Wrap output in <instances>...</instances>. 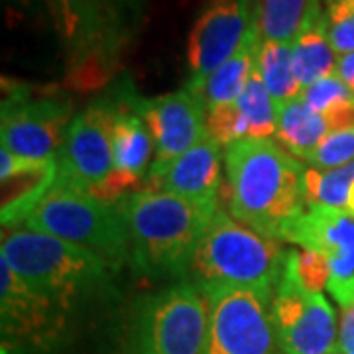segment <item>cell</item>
<instances>
[{
	"mask_svg": "<svg viewBox=\"0 0 354 354\" xmlns=\"http://www.w3.org/2000/svg\"><path fill=\"white\" fill-rule=\"evenodd\" d=\"M304 162L315 169H335L354 162V128L329 132Z\"/></svg>",
	"mask_w": 354,
	"mask_h": 354,
	"instance_id": "obj_27",
	"label": "cell"
},
{
	"mask_svg": "<svg viewBox=\"0 0 354 354\" xmlns=\"http://www.w3.org/2000/svg\"><path fill=\"white\" fill-rule=\"evenodd\" d=\"M116 113L118 99L111 91L73 116L57 156V177L88 193H95L111 177L114 171L113 127Z\"/></svg>",
	"mask_w": 354,
	"mask_h": 354,
	"instance_id": "obj_11",
	"label": "cell"
},
{
	"mask_svg": "<svg viewBox=\"0 0 354 354\" xmlns=\"http://www.w3.org/2000/svg\"><path fill=\"white\" fill-rule=\"evenodd\" d=\"M291 57H293V69L301 87H309L325 77L335 75L337 67V53L330 46L329 38L321 22L313 28L305 30L299 38L291 44Z\"/></svg>",
	"mask_w": 354,
	"mask_h": 354,
	"instance_id": "obj_23",
	"label": "cell"
},
{
	"mask_svg": "<svg viewBox=\"0 0 354 354\" xmlns=\"http://www.w3.org/2000/svg\"><path fill=\"white\" fill-rule=\"evenodd\" d=\"M272 315L286 354L339 353V325L333 305L323 293L301 288L288 262L272 301Z\"/></svg>",
	"mask_w": 354,
	"mask_h": 354,
	"instance_id": "obj_12",
	"label": "cell"
},
{
	"mask_svg": "<svg viewBox=\"0 0 354 354\" xmlns=\"http://www.w3.org/2000/svg\"><path fill=\"white\" fill-rule=\"evenodd\" d=\"M223 146L207 136L191 150L164 165H152L144 189L162 191L191 201H218L225 153Z\"/></svg>",
	"mask_w": 354,
	"mask_h": 354,
	"instance_id": "obj_16",
	"label": "cell"
},
{
	"mask_svg": "<svg viewBox=\"0 0 354 354\" xmlns=\"http://www.w3.org/2000/svg\"><path fill=\"white\" fill-rule=\"evenodd\" d=\"M256 69L276 104L293 101L304 93L293 69L291 44L260 39L256 51Z\"/></svg>",
	"mask_w": 354,
	"mask_h": 354,
	"instance_id": "obj_22",
	"label": "cell"
},
{
	"mask_svg": "<svg viewBox=\"0 0 354 354\" xmlns=\"http://www.w3.org/2000/svg\"><path fill=\"white\" fill-rule=\"evenodd\" d=\"M69 313L48 301L0 258L2 354H39L64 339Z\"/></svg>",
	"mask_w": 354,
	"mask_h": 354,
	"instance_id": "obj_10",
	"label": "cell"
},
{
	"mask_svg": "<svg viewBox=\"0 0 354 354\" xmlns=\"http://www.w3.org/2000/svg\"><path fill=\"white\" fill-rule=\"evenodd\" d=\"M122 4V8L127 10V14L130 16V20L136 24V20L142 14V6H144V0H118Z\"/></svg>",
	"mask_w": 354,
	"mask_h": 354,
	"instance_id": "obj_34",
	"label": "cell"
},
{
	"mask_svg": "<svg viewBox=\"0 0 354 354\" xmlns=\"http://www.w3.org/2000/svg\"><path fill=\"white\" fill-rule=\"evenodd\" d=\"M114 95L118 99V113L113 127L114 171L140 187L152 167L150 158L156 153L153 136L144 118L130 109L120 85H116Z\"/></svg>",
	"mask_w": 354,
	"mask_h": 354,
	"instance_id": "obj_18",
	"label": "cell"
},
{
	"mask_svg": "<svg viewBox=\"0 0 354 354\" xmlns=\"http://www.w3.org/2000/svg\"><path fill=\"white\" fill-rule=\"evenodd\" d=\"M207 132L221 146L228 148L239 140L248 138V124L239 104L230 102L207 113Z\"/></svg>",
	"mask_w": 354,
	"mask_h": 354,
	"instance_id": "obj_29",
	"label": "cell"
},
{
	"mask_svg": "<svg viewBox=\"0 0 354 354\" xmlns=\"http://www.w3.org/2000/svg\"><path fill=\"white\" fill-rule=\"evenodd\" d=\"M346 211L354 215V183L353 187H351V193H348V201H346Z\"/></svg>",
	"mask_w": 354,
	"mask_h": 354,
	"instance_id": "obj_35",
	"label": "cell"
},
{
	"mask_svg": "<svg viewBox=\"0 0 354 354\" xmlns=\"http://www.w3.org/2000/svg\"><path fill=\"white\" fill-rule=\"evenodd\" d=\"M69 83L95 91L114 75L134 32L118 0H48Z\"/></svg>",
	"mask_w": 354,
	"mask_h": 354,
	"instance_id": "obj_5",
	"label": "cell"
},
{
	"mask_svg": "<svg viewBox=\"0 0 354 354\" xmlns=\"http://www.w3.org/2000/svg\"><path fill=\"white\" fill-rule=\"evenodd\" d=\"M351 95H354V93L342 83L339 77L330 75L309 85V87H305L299 97L307 102L309 109H313L319 114H325L330 106L348 99Z\"/></svg>",
	"mask_w": 354,
	"mask_h": 354,
	"instance_id": "obj_30",
	"label": "cell"
},
{
	"mask_svg": "<svg viewBox=\"0 0 354 354\" xmlns=\"http://www.w3.org/2000/svg\"><path fill=\"white\" fill-rule=\"evenodd\" d=\"M230 216L266 239L283 241L307 211L305 165L272 138H244L225 148Z\"/></svg>",
	"mask_w": 354,
	"mask_h": 354,
	"instance_id": "obj_1",
	"label": "cell"
},
{
	"mask_svg": "<svg viewBox=\"0 0 354 354\" xmlns=\"http://www.w3.org/2000/svg\"><path fill=\"white\" fill-rule=\"evenodd\" d=\"M354 183V162L335 169L305 167L301 189L307 207L346 209L348 193Z\"/></svg>",
	"mask_w": 354,
	"mask_h": 354,
	"instance_id": "obj_24",
	"label": "cell"
},
{
	"mask_svg": "<svg viewBox=\"0 0 354 354\" xmlns=\"http://www.w3.org/2000/svg\"><path fill=\"white\" fill-rule=\"evenodd\" d=\"M286 262L291 268L295 279L299 281V286L307 291L321 293L329 286V262L323 254L315 250H288L286 254Z\"/></svg>",
	"mask_w": 354,
	"mask_h": 354,
	"instance_id": "obj_28",
	"label": "cell"
},
{
	"mask_svg": "<svg viewBox=\"0 0 354 354\" xmlns=\"http://www.w3.org/2000/svg\"><path fill=\"white\" fill-rule=\"evenodd\" d=\"M205 297L209 327L203 354H286L272 315V297L244 290L211 291Z\"/></svg>",
	"mask_w": 354,
	"mask_h": 354,
	"instance_id": "obj_9",
	"label": "cell"
},
{
	"mask_svg": "<svg viewBox=\"0 0 354 354\" xmlns=\"http://www.w3.org/2000/svg\"><path fill=\"white\" fill-rule=\"evenodd\" d=\"M0 258L36 293L67 313L102 295L116 274L87 248L26 227L2 228Z\"/></svg>",
	"mask_w": 354,
	"mask_h": 354,
	"instance_id": "obj_3",
	"label": "cell"
},
{
	"mask_svg": "<svg viewBox=\"0 0 354 354\" xmlns=\"http://www.w3.org/2000/svg\"><path fill=\"white\" fill-rule=\"evenodd\" d=\"M6 6V14L14 24V20H34V22H50V8L48 0H2Z\"/></svg>",
	"mask_w": 354,
	"mask_h": 354,
	"instance_id": "obj_31",
	"label": "cell"
},
{
	"mask_svg": "<svg viewBox=\"0 0 354 354\" xmlns=\"http://www.w3.org/2000/svg\"><path fill=\"white\" fill-rule=\"evenodd\" d=\"M288 250L218 209L195 248L185 281L203 295L218 290L276 295Z\"/></svg>",
	"mask_w": 354,
	"mask_h": 354,
	"instance_id": "obj_4",
	"label": "cell"
},
{
	"mask_svg": "<svg viewBox=\"0 0 354 354\" xmlns=\"http://www.w3.org/2000/svg\"><path fill=\"white\" fill-rule=\"evenodd\" d=\"M254 0H209L197 16L187 39L189 81L197 93L215 69L241 50L252 28Z\"/></svg>",
	"mask_w": 354,
	"mask_h": 354,
	"instance_id": "obj_13",
	"label": "cell"
},
{
	"mask_svg": "<svg viewBox=\"0 0 354 354\" xmlns=\"http://www.w3.org/2000/svg\"><path fill=\"white\" fill-rule=\"evenodd\" d=\"M329 134L323 114L315 113L297 97L293 101L276 104V132L274 138L283 150L297 160H305Z\"/></svg>",
	"mask_w": 354,
	"mask_h": 354,
	"instance_id": "obj_21",
	"label": "cell"
},
{
	"mask_svg": "<svg viewBox=\"0 0 354 354\" xmlns=\"http://www.w3.org/2000/svg\"><path fill=\"white\" fill-rule=\"evenodd\" d=\"M335 354H341V353H335Z\"/></svg>",
	"mask_w": 354,
	"mask_h": 354,
	"instance_id": "obj_36",
	"label": "cell"
},
{
	"mask_svg": "<svg viewBox=\"0 0 354 354\" xmlns=\"http://www.w3.org/2000/svg\"><path fill=\"white\" fill-rule=\"evenodd\" d=\"M71 120L73 101L67 95H36L28 85L2 81L0 140L16 158L57 162Z\"/></svg>",
	"mask_w": 354,
	"mask_h": 354,
	"instance_id": "obj_8",
	"label": "cell"
},
{
	"mask_svg": "<svg viewBox=\"0 0 354 354\" xmlns=\"http://www.w3.org/2000/svg\"><path fill=\"white\" fill-rule=\"evenodd\" d=\"M339 353H354V305L342 309L341 325H339Z\"/></svg>",
	"mask_w": 354,
	"mask_h": 354,
	"instance_id": "obj_32",
	"label": "cell"
},
{
	"mask_svg": "<svg viewBox=\"0 0 354 354\" xmlns=\"http://www.w3.org/2000/svg\"><path fill=\"white\" fill-rule=\"evenodd\" d=\"M59 167L55 160H22L8 150H0L2 179V228L22 227L50 193Z\"/></svg>",
	"mask_w": 354,
	"mask_h": 354,
	"instance_id": "obj_17",
	"label": "cell"
},
{
	"mask_svg": "<svg viewBox=\"0 0 354 354\" xmlns=\"http://www.w3.org/2000/svg\"><path fill=\"white\" fill-rule=\"evenodd\" d=\"M239 109L248 124V138H272L276 132V102L272 101L262 77L256 69L250 75L246 88L239 97Z\"/></svg>",
	"mask_w": 354,
	"mask_h": 354,
	"instance_id": "obj_25",
	"label": "cell"
},
{
	"mask_svg": "<svg viewBox=\"0 0 354 354\" xmlns=\"http://www.w3.org/2000/svg\"><path fill=\"white\" fill-rule=\"evenodd\" d=\"M335 75L339 77L342 83L354 93V51L353 53H344V55L337 57Z\"/></svg>",
	"mask_w": 354,
	"mask_h": 354,
	"instance_id": "obj_33",
	"label": "cell"
},
{
	"mask_svg": "<svg viewBox=\"0 0 354 354\" xmlns=\"http://www.w3.org/2000/svg\"><path fill=\"white\" fill-rule=\"evenodd\" d=\"M283 241L323 254L329 262L333 299L348 309L354 305V215L346 209L307 207L286 232Z\"/></svg>",
	"mask_w": 354,
	"mask_h": 354,
	"instance_id": "obj_14",
	"label": "cell"
},
{
	"mask_svg": "<svg viewBox=\"0 0 354 354\" xmlns=\"http://www.w3.org/2000/svg\"><path fill=\"white\" fill-rule=\"evenodd\" d=\"M258 41H260V36L252 24L248 36L242 41L241 50L207 77L203 87L195 93L201 99L207 113L216 106H225V104L239 101L254 71Z\"/></svg>",
	"mask_w": 354,
	"mask_h": 354,
	"instance_id": "obj_20",
	"label": "cell"
},
{
	"mask_svg": "<svg viewBox=\"0 0 354 354\" xmlns=\"http://www.w3.org/2000/svg\"><path fill=\"white\" fill-rule=\"evenodd\" d=\"M209 301L181 279L142 297L130 317L124 354H203Z\"/></svg>",
	"mask_w": 354,
	"mask_h": 354,
	"instance_id": "obj_7",
	"label": "cell"
},
{
	"mask_svg": "<svg viewBox=\"0 0 354 354\" xmlns=\"http://www.w3.org/2000/svg\"><path fill=\"white\" fill-rule=\"evenodd\" d=\"M323 28L337 55L354 51V2L327 0L323 12Z\"/></svg>",
	"mask_w": 354,
	"mask_h": 354,
	"instance_id": "obj_26",
	"label": "cell"
},
{
	"mask_svg": "<svg viewBox=\"0 0 354 354\" xmlns=\"http://www.w3.org/2000/svg\"><path fill=\"white\" fill-rule=\"evenodd\" d=\"M120 88L130 109L144 118L152 132L156 144L152 165L176 160L207 136V111L187 87L153 99L140 97L128 81H122Z\"/></svg>",
	"mask_w": 354,
	"mask_h": 354,
	"instance_id": "obj_15",
	"label": "cell"
},
{
	"mask_svg": "<svg viewBox=\"0 0 354 354\" xmlns=\"http://www.w3.org/2000/svg\"><path fill=\"white\" fill-rule=\"evenodd\" d=\"M130 230V262L146 279H185L205 228L218 201H191L142 189L122 201Z\"/></svg>",
	"mask_w": 354,
	"mask_h": 354,
	"instance_id": "obj_2",
	"label": "cell"
},
{
	"mask_svg": "<svg viewBox=\"0 0 354 354\" xmlns=\"http://www.w3.org/2000/svg\"><path fill=\"white\" fill-rule=\"evenodd\" d=\"M353 354H354V353H353Z\"/></svg>",
	"mask_w": 354,
	"mask_h": 354,
	"instance_id": "obj_38",
	"label": "cell"
},
{
	"mask_svg": "<svg viewBox=\"0 0 354 354\" xmlns=\"http://www.w3.org/2000/svg\"><path fill=\"white\" fill-rule=\"evenodd\" d=\"M122 201H104L57 177L22 227L83 246L118 272L130 262V230Z\"/></svg>",
	"mask_w": 354,
	"mask_h": 354,
	"instance_id": "obj_6",
	"label": "cell"
},
{
	"mask_svg": "<svg viewBox=\"0 0 354 354\" xmlns=\"http://www.w3.org/2000/svg\"><path fill=\"white\" fill-rule=\"evenodd\" d=\"M353 2H354V0H353Z\"/></svg>",
	"mask_w": 354,
	"mask_h": 354,
	"instance_id": "obj_37",
	"label": "cell"
},
{
	"mask_svg": "<svg viewBox=\"0 0 354 354\" xmlns=\"http://www.w3.org/2000/svg\"><path fill=\"white\" fill-rule=\"evenodd\" d=\"M323 12L321 0H254L252 24L260 39L293 44Z\"/></svg>",
	"mask_w": 354,
	"mask_h": 354,
	"instance_id": "obj_19",
	"label": "cell"
}]
</instances>
